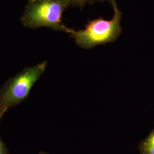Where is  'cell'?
<instances>
[{
	"label": "cell",
	"mask_w": 154,
	"mask_h": 154,
	"mask_svg": "<svg viewBox=\"0 0 154 154\" xmlns=\"http://www.w3.org/2000/svg\"><path fill=\"white\" fill-rule=\"evenodd\" d=\"M69 5L70 0H29L21 20L26 28L48 27L68 33L69 29L62 23L61 19Z\"/></svg>",
	"instance_id": "1"
},
{
	"label": "cell",
	"mask_w": 154,
	"mask_h": 154,
	"mask_svg": "<svg viewBox=\"0 0 154 154\" xmlns=\"http://www.w3.org/2000/svg\"><path fill=\"white\" fill-rule=\"evenodd\" d=\"M110 2L114 11L111 20L107 21L100 17L89 21L83 30L75 31L69 29L68 33L78 46L83 49H90L99 45L114 42L120 35L122 12L118 9L116 0H110Z\"/></svg>",
	"instance_id": "2"
},
{
	"label": "cell",
	"mask_w": 154,
	"mask_h": 154,
	"mask_svg": "<svg viewBox=\"0 0 154 154\" xmlns=\"http://www.w3.org/2000/svg\"><path fill=\"white\" fill-rule=\"evenodd\" d=\"M48 62L23 69L0 88V120L6 112L28 98L35 83L44 72Z\"/></svg>",
	"instance_id": "3"
},
{
	"label": "cell",
	"mask_w": 154,
	"mask_h": 154,
	"mask_svg": "<svg viewBox=\"0 0 154 154\" xmlns=\"http://www.w3.org/2000/svg\"><path fill=\"white\" fill-rule=\"evenodd\" d=\"M140 154H154V129L139 144Z\"/></svg>",
	"instance_id": "4"
},
{
	"label": "cell",
	"mask_w": 154,
	"mask_h": 154,
	"mask_svg": "<svg viewBox=\"0 0 154 154\" xmlns=\"http://www.w3.org/2000/svg\"><path fill=\"white\" fill-rule=\"evenodd\" d=\"M109 1L110 2V0H70L71 5L80 6L81 8L84 6V5L87 3L93 4L96 1Z\"/></svg>",
	"instance_id": "5"
},
{
	"label": "cell",
	"mask_w": 154,
	"mask_h": 154,
	"mask_svg": "<svg viewBox=\"0 0 154 154\" xmlns=\"http://www.w3.org/2000/svg\"><path fill=\"white\" fill-rule=\"evenodd\" d=\"M0 154H9V150L6 147L5 144L2 142L1 137H0Z\"/></svg>",
	"instance_id": "6"
},
{
	"label": "cell",
	"mask_w": 154,
	"mask_h": 154,
	"mask_svg": "<svg viewBox=\"0 0 154 154\" xmlns=\"http://www.w3.org/2000/svg\"><path fill=\"white\" fill-rule=\"evenodd\" d=\"M38 154H48V153H46V152H40L39 153H38Z\"/></svg>",
	"instance_id": "7"
}]
</instances>
